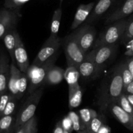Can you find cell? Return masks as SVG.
Listing matches in <instances>:
<instances>
[{
  "label": "cell",
  "instance_id": "6da1fadb",
  "mask_svg": "<svg viewBox=\"0 0 133 133\" xmlns=\"http://www.w3.org/2000/svg\"><path fill=\"white\" fill-rule=\"evenodd\" d=\"M123 78L122 75L121 65L115 68L109 78V82L103 87L97 101V105L101 112H105L112 103L116 102L119 98L123 94Z\"/></svg>",
  "mask_w": 133,
  "mask_h": 133
},
{
  "label": "cell",
  "instance_id": "7a4b0ae2",
  "mask_svg": "<svg viewBox=\"0 0 133 133\" xmlns=\"http://www.w3.org/2000/svg\"><path fill=\"white\" fill-rule=\"evenodd\" d=\"M59 56V52L52 56L40 66L31 64L26 72L28 78V95H31L42 86L45 85V78L49 69L54 65L55 62Z\"/></svg>",
  "mask_w": 133,
  "mask_h": 133
},
{
  "label": "cell",
  "instance_id": "3957f363",
  "mask_svg": "<svg viewBox=\"0 0 133 133\" xmlns=\"http://www.w3.org/2000/svg\"><path fill=\"white\" fill-rule=\"evenodd\" d=\"M127 19H122L110 23L99 33L93 44V49L101 46L115 44L121 40L125 32Z\"/></svg>",
  "mask_w": 133,
  "mask_h": 133
},
{
  "label": "cell",
  "instance_id": "277c9868",
  "mask_svg": "<svg viewBox=\"0 0 133 133\" xmlns=\"http://www.w3.org/2000/svg\"><path fill=\"white\" fill-rule=\"evenodd\" d=\"M44 92V86H42L32 94L29 95L27 100L24 102L16 118L14 126V131L16 132L25 123H27L31 118L35 116L38 105L41 100Z\"/></svg>",
  "mask_w": 133,
  "mask_h": 133
},
{
  "label": "cell",
  "instance_id": "5b68a950",
  "mask_svg": "<svg viewBox=\"0 0 133 133\" xmlns=\"http://www.w3.org/2000/svg\"><path fill=\"white\" fill-rule=\"evenodd\" d=\"M28 88V78L15 64H10V77L8 83V91L16 99H21Z\"/></svg>",
  "mask_w": 133,
  "mask_h": 133
},
{
  "label": "cell",
  "instance_id": "8992f818",
  "mask_svg": "<svg viewBox=\"0 0 133 133\" xmlns=\"http://www.w3.org/2000/svg\"><path fill=\"white\" fill-rule=\"evenodd\" d=\"M62 44L66 57L68 66H75L78 69L86 54L81 50L77 42L75 31L62 39Z\"/></svg>",
  "mask_w": 133,
  "mask_h": 133
},
{
  "label": "cell",
  "instance_id": "52a82bcc",
  "mask_svg": "<svg viewBox=\"0 0 133 133\" xmlns=\"http://www.w3.org/2000/svg\"><path fill=\"white\" fill-rule=\"evenodd\" d=\"M61 45L62 40L58 37L50 35L39 50L36 57L32 61V65L36 66H40L42 65L47 60L58 52Z\"/></svg>",
  "mask_w": 133,
  "mask_h": 133
},
{
  "label": "cell",
  "instance_id": "ba28073f",
  "mask_svg": "<svg viewBox=\"0 0 133 133\" xmlns=\"http://www.w3.org/2000/svg\"><path fill=\"white\" fill-rule=\"evenodd\" d=\"M22 14L19 9L3 8L0 10V39L10 30L16 29Z\"/></svg>",
  "mask_w": 133,
  "mask_h": 133
},
{
  "label": "cell",
  "instance_id": "9c48e42d",
  "mask_svg": "<svg viewBox=\"0 0 133 133\" xmlns=\"http://www.w3.org/2000/svg\"><path fill=\"white\" fill-rule=\"evenodd\" d=\"M76 40L81 50L87 54L90 47L93 46L96 40L97 31L94 26L85 24L75 30Z\"/></svg>",
  "mask_w": 133,
  "mask_h": 133
},
{
  "label": "cell",
  "instance_id": "30bf717a",
  "mask_svg": "<svg viewBox=\"0 0 133 133\" xmlns=\"http://www.w3.org/2000/svg\"><path fill=\"white\" fill-rule=\"evenodd\" d=\"M117 44L112 45H105L98 47L96 49L95 54V64H96V70L94 75V78H96L99 76L101 71L103 69L105 63L113 56L114 52L116 51Z\"/></svg>",
  "mask_w": 133,
  "mask_h": 133
},
{
  "label": "cell",
  "instance_id": "8fae6325",
  "mask_svg": "<svg viewBox=\"0 0 133 133\" xmlns=\"http://www.w3.org/2000/svg\"><path fill=\"white\" fill-rule=\"evenodd\" d=\"M133 13V0H124L105 20V24L109 25L116 21L125 19Z\"/></svg>",
  "mask_w": 133,
  "mask_h": 133
},
{
  "label": "cell",
  "instance_id": "7c38bea8",
  "mask_svg": "<svg viewBox=\"0 0 133 133\" xmlns=\"http://www.w3.org/2000/svg\"><path fill=\"white\" fill-rule=\"evenodd\" d=\"M14 58L18 69L22 72L26 73L30 66L29 61L24 44L18 32L16 33V44L14 50Z\"/></svg>",
  "mask_w": 133,
  "mask_h": 133
},
{
  "label": "cell",
  "instance_id": "4fadbf2b",
  "mask_svg": "<svg viewBox=\"0 0 133 133\" xmlns=\"http://www.w3.org/2000/svg\"><path fill=\"white\" fill-rule=\"evenodd\" d=\"M10 64L5 52H1L0 59V95L8 91V83L10 77Z\"/></svg>",
  "mask_w": 133,
  "mask_h": 133
},
{
  "label": "cell",
  "instance_id": "5bb4252c",
  "mask_svg": "<svg viewBox=\"0 0 133 133\" xmlns=\"http://www.w3.org/2000/svg\"><path fill=\"white\" fill-rule=\"evenodd\" d=\"M95 54L96 49H93L86 54L83 61L79 65L78 69L82 76L84 78L92 77L93 78L96 70Z\"/></svg>",
  "mask_w": 133,
  "mask_h": 133
},
{
  "label": "cell",
  "instance_id": "9a60e30c",
  "mask_svg": "<svg viewBox=\"0 0 133 133\" xmlns=\"http://www.w3.org/2000/svg\"><path fill=\"white\" fill-rule=\"evenodd\" d=\"M117 0H99L98 2L95 4L93 9L91 11L89 16L85 21V24H90L95 22L102 16Z\"/></svg>",
  "mask_w": 133,
  "mask_h": 133
},
{
  "label": "cell",
  "instance_id": "2e32d148",
  "mask_svg": "<svg viewBox=\"0 0 133 133\" xmlns=\"http://www.w3.org/2000/svg\"><path fill=\"white\" fill-rule=\"evenodd\" d=\"M110 109L113 116L127 129L133 131V117L126 112L116 102H114L110 106Z\"/></svg>",
  "mask_w": 133,
  "mask_h": 133
},
{
  "label": "cell",
  "instance_id": "e0dca14e",
  "mask_svg": "<svg viewBox=\"0 0 133 133\" xmlns=\"http://www.w3.org/2000/svg\"><path fill=\"white\" fill-rule=\"evenodd\" d=\"M94 6V2H91L88 4H81L79 5L76 10L70 29L71 30L76 29L81 24L85 22Z\"/></svg>",
  "mask_w": 133,
  "mask_h": 133
},
{
  "label": "cell",
  "instance_id": "ac0fdd59",
  "mask_svg": "<svg viewBox=\"0 0 133 133\" xmlns=\"http://www.w3.org/2000/svg\"><path fill=\"white\" fill-rule=\"evenodd\" d=\"M65 70L58 66L53 65L48 71L45 78V84L57 85L64 78Z\"/></svg>",
  "mask_w": 133,
  "mask_h": 133
},
{
  "label": "cell",
  "instance_id": "d6986e66",
  "mask_svg": "<svg viewBox=\"0 0 133 133\" xmlns=\"http://www.w3.org/2000/svg\"><path fill=\"white\" fill-rule=\"evenodd\" d=\"M16 29L10 30L3 37V42L6 50L9 52L12 61L15 64V58H14V50H15L16 44Z\"/></svg>",
  "mask_w": 133,
  "mask_h": 133
},
{
  "label": "cell",
  "instance_id": "ffe728a7",
  "mask_svg": "<svg viewBox=\"0 0 133 133\" xmlns=\"http://www.w3.org/2000/svg\"><path fill=\"white\" fill-rule=\"evenodd\" d=\"M83 92L79 85L69 87V108L70 109L77 108L82 102Z\"/></svg>",
  "mask_w": 133,
  "mask_h": 133
},
{
  "label": "cell",
  "instance_id": "44dd1931",
  "mask_svg": "<svg viewBox=\"0 0 133 133\" xmlns=\"http://www.w3.org/2000/svg\"><path fill=\"white\" fill-rule=\"evenodd\" d=\"M78 114L80 117L81 131H83L88 129L92 119L97 116L98 113L94 110L90 108H83L79 111Z\"/></svg>",
  "mask_w": 133,
  "mask_h": 133
},
{
  "label": "cell",
  "instance_id": "7402d4cb",
  "mask_svg": "<svg viewBox=\"0 0 133 133\" xmlns=\"http://www.w3.org/2000/svg\"><path fill=\"white\" fill-rule=\"evenodd\" d=\"M80 75L79 69L76 66H67L64 72V79L68 85V87H75L79 85V79Z\"/></svg>",
  "mask_w": 133,
  "mask_h": 133
},
{
  "label": "cell",
  "instance_id": "603a6c76",
  "mask_svg": "<svg viewBox=\"0 0 133 133\" xmlns=\"http://www.w3.org/2000/svg\"><path fill=\"white\" fill-rule=\"evenodd\" d=\"M62 15V10L61 7L58 8L54 11L51 22V34L50 35L54 37H58V30L61 24V18Z\"/></svg>",
  "mask_w": 133,
  "mask_h": 133
},
{
  "label": "cell",
  "instance_id": "cb8c5ba5",
  "mask_svg": "<svg viewBox=\"0 0 133 133\" xmlns=\"http://www.w3.org/2000/svg\"><path fill=\"white\" fill-rule=\"evenodd\" d=\"M15 121L13 115L1 116L0 117V132H7L14 129Z\"/></svg>",
  "mask_w": 133,
  "mask_h": 133
},
{
  "label": "cell",
  "instance_id": "d4e9b609",
  "mask_svg": "<svg viewBox=\"0 0 133 133\" xmlns=\"http://www.w3.org/2000/svg\"><path fill=\"white\" fill-rule=\"evenodd\" d=\"M133 39V13L131 15L129 18L127 19V25L126 27L125 32L122 37V42L126 43L129 42Z\"/></svg>",
  "mask_w": 133,
  "mask_h": 133
},
{
  "label": "cell",
  "instance_id": "484cf974",
  "mask_svg": "<svg viewBox=\"0 0 133 133\" xmlns=\"http://www.w3.org/2000/svg\"><path fill=\"white\" fill-rule=\"evenodd\" d=\"M116 103L119 104L121 108H123L126 112L129 113L131 116L133 117V106L128 100L125 94L123 93L117 100Z\"/></svg>",
  "mask_w": 133,
  "mask_h": 133
},
{
  "label": "cell",
  "instance_id": "4316f807",
  "mask_svg": "<svg viewBox=\"0 0 133 133\" xmlns=\"http://www.w3.org/2000/svg\"><path fill=\"white\" fill-rule=\"evenodd\" d=\"M121 65V70H122V78H123V85L124 87L128 86L131 82L133 81V77L127 66V63H122L120 64Z\"/></svg>",
  "mask_w": 133,
  "mask_h": 133
},
{
  "label": "cell",
  "instance_id": "83f0119b",
  "mask_svg": "<svg viewBox=\"0 0 133 133\" xmlns=\"http://www.w3.org/2000/svg\"><path fill=\"white\" fill-rule=\"evenodd\" d=\"M104 120H105L104 116H103L102 115L98 114L97 116L92 119L88 129L97 133L101 126L104 125Z\"/></svg>",
  "mask_w": 133,
  "mask_h": 133
},
{
  "label": "cell",
  "instance_id": "f1b7e54d",
  "mask_svg": "<svg viewBox=\"0 0 133 133\" xmlns=\"http://www.w3.org/2000/svg\"><path fill=\"white\" fill-rule=\"evenodd\" d=\"M68 116L70 117L73 123V128L74 130H75L77 132L81 131V120L79 114L76 112L71 111L68 113Z\"/></svg>",
  "mask_w": 133,
  "mask_h": 133
},
{
  "label": "cell",
  "instance_id": "f546056e",
  "mask_svg": "<svg viewBox=\"0 0 133 133\" xmlns=\"http://www.w3.org/2000/svg\"><path fill=\"white\" fill-rule=\"evenodd\" d=\"M30 0H5L4 6L10 9H20V7Z\"/></svg>",
  "mask_w": 133,
  "mask_h": 133
},
{
  "label": "cell",
  "instance_id": "4dcf8cb0",
  "mask_svg": "<svg viewBox=\"0 0 133 133\" xmlns=\"http://www.w3.org/2000/svg\"><path fill=\"white\" fill-rule=\"evenodd\" d=\"M17 105V99L13 97L12 96L10 97V100L8 102L6 106L5 110L3 113L2 116H10V115L14 114V112L16 110Z\"/></svg>",
  "mask_w": 133,
  "mask_h": 133
},
{
  "label": "cell",
  "instance_id": "1f68e13d",
  "mask_svg": "<svg viewBox=\"0 0 133 133\" xmlns=\"http://www.w3.org/2000/svg\"><path fill=\"white\" fill-rule=\"evenodd\" d=\"M12 95L9 93V91L4 93L1 95H0V117L2 116L3 113L5 110L6 106L8 102L10 100Z\"/></svg>",
  "mask_w": 133,
  "mask_h": 133
},
{
  "label": "cell",
  "instance_id": "d6a6232c",
  "mask_svg": "<svg viewBox=\"0 0 133 133\" xmlns=\"http://www.w3.org/2000/svg\"><path fill=\"white\" fill-rule=\"evenodd\" d=\"M61 122H62V125L64 130H67V131L70 132V133L74 130L72 121H71V119L68 115L64 117L63 119L61 121Z\"/></svg>",
  "mask_w": 133,
  "mask_h": 133
},
{
  "label": "cell",
  "instance_id": "836d02e7",
  "mask_svg": "<svg viewBox=\"0 0 133 133\" xmlns=\"http://www.w3.org/2000/svg\"><path fill=\"white\" fill-rule=\"evenodd\" d=\"M37 119L35 116L29 121V127L27 133H37Z\"/></svg>",
  "mask_w": 133,
  "mask_h": 133
},
{
  "label": "cell",
  "instance_id": "e575fe53",
  "mask_svg": "<svg viewBox=\"0 0 133 133\" xmlns=\"http://www.w3.org/2000/svg\"><path fill=\"white\" fill-rule=\"evenodd\" d=\"M123 93L125 95H133V81L129 83L128 86L123 88Z\"/></svg>",
  "mask_w": 133,
  "mask_h": 133
},
{
  "label": "cell",
  "instance_id": "d590c367",
  "mask_svg": "<svg viewBox=\"0 0 133 133\" xmlns=\"http://www.w3.org/2000/svg\"><path fill=\"white\" fill-rule=\"evenodd\" d=\"M111 132V129L109 127L108 125H103L102 126H101L99 129L98 132L97 133H110Z\"/></svg>",
  "mask_w": 133,
  "mask_h": 133
},
{
  "label": "cell",
  "instance_id": "8d00e7d4",
  "mask_svg": "<svg viewBox=\"0 0 133 133\" xmlns=\"http://www.w3.org/2000/svg\"><path fill=\"white\" fill-rule=\"evenodd\" d=\"M64 130L62 127V122H61V121H58L56 125L53 133H64Z\"/></svg>",
  "mask_w": 133,
  "mask_h": 133
},
{
  "label": "cell",
  "instance_id": "74e56055",
  "mask_svg": "<svg viewBox=\"0 0 133 133\" xmlns=\"http://www.w3.org/2000/svg\"><path fill=\"white\" fill-rule=\"evenodd\" d=\"M126 63H127V66H128L130 72H131L133 77V56H131V57L127 59Z\"/></svg>",
  "mask_w": 133,
  "mask_h": 133
},
{
  "label": "cell",
  "instance_id": "f35d334b",
  "mask_svg": "<svg viewBox=\"0 0 133 133\" xmlns=\"http://www.w3.org/2000/svg\"><path fill=\"white\" fill-rule=\"evenodd\" d=\"M28 127H29V121L27 123L25 124L23 126H22L19 130H17V131L16 132V133H27V130H28Z\"/></svg>",
  "mask_w": 133,
  "mask_h": 133
},
{
  "label": "cell",
  "instance_id": "ab89813d",
  "mask_svg": "<svg viewBox=\"0 0 133 133\" xmlns=\"http://www.w3.org/2000/svg\"><path fill=\"white\" fill-rule=\"evenodd\" d=\"M126 96L128 99V100H129L130 102L132 104V105L133 106V95H126Z\"/></svg>",
  "mask_w": 133,
  "mask_h": 133
},
{
  "label": "cell",
  "instance_id": "60d3db41",
  "mask_svg": "<svg viewBox=\"0 0 133 133\" xmlns=\"http://www.w3.org/2000/svg\"><path fill=\"white\" fill-rule=\"evenodd\" d=\"M78 133H96L92 131V130H89V129H87V130H83V131H81L79 132Z\"/></svg>",
  "mask_w": 133,
  "mask_h": 133
},
{
  "label": "cell",
  "instance_id": "b9f144b4",
  "mask_svg": "<svg viewBox=\"0 0 133 133\" xmlns=\"http://www.w3.org/2000/svg\"><path fill=\"white\" fill-rule=\"evenodd\" d=\"M14 131V129H12V130H9V131H7V132H1L0 133H13V132Z\"/></svg>",
  "mask_w": 133,
  "mask_h": 133
},
{
  "label": "cell",
  "instance_id": "7bdbcfd3",
  "mask_svg": "<svg viewBox=\"0 0 133 133\" xmlns=\"http://www.w3.org/2000/svg\"><path fill=\"white\" fill-rule=\"evenodd\" d=\"M64 133H70V132L67 131V130H64Z\"/></svg>",
  "mask_w": 133,
  "mask_h": 133
},
{
  "label": "cell",
  "instance_id": "ee69618b",
  "mask_svg": "<svg viewBox=\"0 0 133 133\" xmlns=\"http://www.w3.org/2000/svg\"><path fill=\"white\" fill-rule=\"evenodd\" d=\"M1 50H0V59H1Z\"/></svg>",
  "mask_w": 133,
  "mask_h": 133
},
{
  "label": "cell",
  "instance_id": "f6af8a7d",
  "mask_svg": "<svg viewBox=\"0 0 133 133\" xmlns=\"http://www.w3.org/2000/svg\"><path fill=\"white\" fill-rule=\"evenodd\" d=\"M60 1H61V2H62V1H63V0H60Z\"/></svg>",
  "mask_w": 133,
  "mask_h": 133
}]
</instances>
